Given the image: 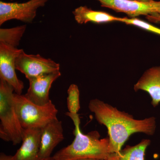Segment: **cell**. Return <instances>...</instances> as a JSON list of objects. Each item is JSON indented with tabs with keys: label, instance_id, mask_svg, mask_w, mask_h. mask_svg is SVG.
<instances>
[{
	"label": "cell",
	"instance_id": "obj_20",
	"mask_svg": "<svg viewBox=\"0 0 160 160\" xmlns=\"http://www.w3.org/2000/svg\"><path fill=\"white\" fill-rule=\"evenodd\" d=\"M37 160H55L54 158H52V157H50L44 158L39 159Z\"/></svg>",
	"mask_w": 160,
	"mask_h": 160
},
{
	"label": "cell",
	"instance_id": "obj_15",
	"mask_svg": "<svg viewBox=\"0 0 160 160\" xmlns=\"http://www.w3.org/2000/svg\"><path fill=\"white\" fill-rule=\"evenodd\" d=\"M26 29V25H23L9 29H0V43L17 48Z\"/></svg>",
	"mask_w": 160,
	"mask_h": 160
},
{
	"label": "cell",
	"instance_id": "obj_1",
	"mask_svg": "<svg viewBox=\"0 0 160 160\" xmlns=\"http://www.w3.org/2000/svg\"><path fill=\"white\" fill-rule=\"evenodd\" d=\"M89 109L98 122L108 129L110 153L118 152L132 134L142 132L152 136L156 129L154 117L137 120L133 116L98 99L91 100Z\"/></svg>",
	"mask_w": 160,
	"mask_h": 160
},
{
	"label": "cell",
	"instance_id": "obj_18",
	"mask_svg": "<svg viewBox=\"0 0 160 160\" xmlns=\"http://www.w3.org/2000/svg\"><path fill=\"white\" fill-rule=\"evenodd\" d=\"M0 160H13L12 156L7 155L3 152L0 154Z\"/></svg>",
	"mask_w": 160,
	"mask_h": 160
},
{
	"label": "cell",
	"instance_id": "obj_11",
	"mask_svg": "<svg viewBox=\"0 0 160 160\" xmlns=\"http://www.w3.org/2000/svg\"><path fill=\"white\" fill-rule=\"evenodd\" d=\"M135 92L142 90L149 94L151 105L157 107L160 103V66L146 70L133 86Z\"/></svg>",
	"mask_w": 160,
	"mask_h": 160
},
{
	"label": "cell",
	"instance_id": "obj_3",
	"mask_svg": "<svg viewBox=\"0 0 160 160\" xmlns=\"http://www.w3.org/2000/svg\"><path fill=\"white\" fill-rule=\"evenodd\" d=\"M14 92L10 85L0 79V138L17 145L22 142L24 129L16 109Z\"/></svg>",
	"mask_w": 160,
	"mask_h": 160
},
{
	"label": "cell",
	"instance_id": "obj_2",
	"mask_svg": "<svg viewBox=\"0 0 160 160\" xmlns=\"http://www.w3.org/2000/svg\"><path fill=\"white\" fill-rule=\"evenodd\" d=\"M75 126L74 139L69 146L58 151L52 156L55 160H77L83 158L107 160L110 154L109 138L100 139L97 131L83 134L80 129L81 120L78 113L66 112Z\"/></svg>",
	"mask_w": 160,
	"mask_h": 160
},
{
	"label": "cell",
	"instance_id": "obj_19",
	"mask_svg": "<svg viewBox=\"0 0 160 160\" xmlns=\"http://www.w3.org/2000/svg\"><path fill=\"white\" fill-rule=\"evenodd\" d=\"M77 160H106L104 159H100L97 158H83Z\"/></svg>",
	"mask_w": 160,
	"mask_h": 160
},
{
	"label": "cell",
	"instance_id": "obj_12",
	"mask_svg": "<svg viewBox=\"0 0 160 160\" xmlns=\"http://www.w3.org/2000/svg\"><path fill=\"white\" fill-rule=\"evenodd\" d=\"M41 129H24L22 144L13 160H37L41 142Z\"/></svg>",
	"mask_w": 160,
	"mask_h": 160
},
{
	"label": "cell",
	"instance_id": "obj_14",
	"mask_svg": "<svg viewBox=\"0 0 160 160\" xmlns=\"http://www.w3.org/2000/svg\"><path fill=\"white\" fill-rule=\"evenodd\" d=\"M151 141L143 139L137 145L127 146L118 152L110 153L106 160H145L146 149Z\"/></svg>",
	"mask_w": 160,
	"mask_h": 160
},
{
	"label": "cell",
	"instance_id": "obj_17",
	"mask_svg": "<svg viewBox=\"0 0 160 160\" xmlns=\"http://www.w3.org/2000/svg\"><path fill=\"white\" fill-rule=\"evenodd\" d=\"M119 22L125 23L127 25L136 26L146 31L160 36V28L138 18H119Z\"/></svg>",
	"mask_w": 160,
	"mask_h": 160
},
{
	"label": "cell",
	"instance_id": "obj_5",
	"mask_svg": "<svg viewBox=\"0 0 160 160\" xmlns=\"http://www.w3.org/2000/svg\"><path fill=\"white\" fill-rule=\"evenodd\" d=\"M101 6L125 13L129 18L144 16L151 23L160 24V1L144 2L138 0H97Z\"/></svg>",
	"mask_w": 160,
	"mask_h": 160
},
{
	"label": "cell",
	"instance_id": "obj_7",
	"mask_svg": "<svg viewBox=\"0 0 160 160\" xmlns=\"http://www.w3.org/2000/svg\"><path fill=\"white\" fill-rule=\"evenodd\" d=\"M16 69L28 80L46 73L60 71V64L39 54H26L22 51L16 59Z\"/></svg>",
	"mask_w": 160,
	"mask_h": 160
},
{
	"label": "cell",
	"instance_id": "obj_16",
	"mask_svg": "<svg viewBox=\"0 0 160 160\" xmlns=\"http://www.w3.org/2000/svg\"><path fill=\"white\" fill-rule=\"evenodd\" d=\"M67 105L68 112L78 113L80 110V91L77 85L71 84L67 90Z\"/></svg>",
	"mask_w": 160,
	"mask_h": 160
},
{
	"label": "cell",
	"instance_id": "obj_13",
	"mask_svg": "<svg viewBox=\"0 0 160 160\" xmlns=\"http://www.w3.org/2000/svg\"><path fill=\"white\" fill-rule=\"evenodd\" d=\"M75 20L79 24L88 22L96 24L119 22V17H117L106 12L93 10L86 6H81L72 11Z\"/></svg>",
	"mask_w": 160,
	"mask_h": 160
},
{
	"label": "cell",
	"instance_id": "obj_9",
	"mask_svg": "<svg viewBox=\"0 0 160 160\" xmlns=\"http://www.w3.org/2000/svg\"><path fill=\"white\" fill-rule=\"evenodd\" d=\"M61 76V72L58 71L29 79V87L24 95L37 105L43 106L48 104L51 101L49 94L52 85Z\"/></svg>",
	"mask_w": 160,
	"mask_h": 160
},
{
	"label": "cell",
	"instance_id": "obj_10",
	"mask_svg": "<svg viewBox=\"0 0 160 160\" xmlns=\"http://www.w3.org/2000/svg\"><path fill=\"white\" fill-rule=\"evenodd\" d=\"M64 139L62 123L58 119L42 128L38 159L50 157L53 149Z\"/></svg>",
	"mask_w": 160,
	"mask_h": 160
},
{
	"label": "cell",
	"instance_id": "obj_6",
	"mask_svg": "<svg viewBox=\"0 0 160 160\" xmlns=\"http://www.w3.org/2000/svg\"><path fill=\"white\" fill-rule=\"evenodd\" d=\"M49 0H29L24 3L0 2V26L12 19L25 23L33 22L38 9L45 6Z\"/></svg>",
	"mask_w": 160,
	"mask_h": 160
},
{
	"label": "cell",
	"instance_id": "obj_8",
	"mask_svg": "<svg viewBox=\"0 0 160 160\" xmlns=\"http://www.w3.org/2000/svg\"><path fill=\"white\" fill-rule=\"evenodd\" d=\"M22 49H18L0 43V79L4 80L13 88L14 92L22 94L24 84L16 72V59Z\"/></svg>",
	"mask_w": 160,
	"mask_h": 160
},
{
	"label": "cell",
	"instance_id": "obj_4",
	"mask_svg": "<svg viewBox=\"0 0 160 160\" xmlns=\"http://www.w3.org/2000/svg\"><path fill=\"white\" fill-rule=\"evenodd\" d=\"M14 101L20 122L24 129H41L58 119V109L52 101L40 106L29 101L24 95L14 93Z\"/></svg>",
	"mask_w": 160,
	"mask_h": 160
},
{
	"label": "cell",
	"instance_id": "obj_21",
	"mask_svg": "<svg viewBox=\"0 0 160 160\" xmlns=\"http://www.w3.org/2000/svg\"><path fill=\"white\" fill-rule=\"evenodd\" d=\"M138 1H142V2H149V1H151V0H138Z\"/></svg>",
	"mask_w": 160,
	"mask_h": 160
}]
</instances>
